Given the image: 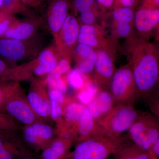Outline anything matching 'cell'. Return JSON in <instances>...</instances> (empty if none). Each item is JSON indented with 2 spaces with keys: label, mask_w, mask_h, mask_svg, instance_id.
<instances>
[{
  "label": "cell",
  "mask_w": 159,
  "mask_h": 159,
  "mask_svg": "<svg viewBox=\"0 0 159 159\" xmlns=\"http://www.w3.org/2000/svg\"><path fill=\"white\" fill-rule=\"evenodd\" d=\"M124 142L121 137L113 139L98 135L80 141L67 159H107Z\"/></svg>",
  "instance_id": "cell-1"
},
{
  "label": "cell",
  "mask_w": 159,
  "mask_h": 159,
  "mask_svg": "<svg viewBox=\"0 0 159 159\" xmlns=\"http://www.w3.org/2000/svg\"><path fill=\"white\" fill-rule=\"evenodd\" d=\"M54 49L52 47L43 49L34 59L13 67V80L18 81L33 76L42 77L54 70L59 61Z\"/></svg>",
  "instance_id": "cell-2"
},
{
  "label": "cell",
  "mask_w": 159,
  "mask_h": 159,
  "mask_svg": "<svg viewBox=\"0 0 159 159\" xmlns=\"http://www.w3.org/2000/svg\"><path fill=\"white\" fill-rule=\"evenodd\" d=\"M144 52L135 59L132 72L135 88L142 93H147L157 82L159 67L154 53Z\"/></svg>",
  "instance_id": "cell-3"
},
{
  "label": "cell",
  "mask_w": 159,
  "mask_h": 159,
  "mask_svg": "<svg viewBox=\"0 0 159 159\" xmlns=\"http://www.w3.org/2000/svg\"><path fill=\"white\" fill-rule=\"evenodd\" d=\"M42 48L41 43L34 37L26 40L6 38L0 39V55L13 62L31 60Z\"/></svg>",
  "instance_id": "cell-4"
},
{
  "label": "cell",
  "mask_w": 159,
  "mask_h": 159,
  "mask_svg": "<svg viewBox=\"0 0 159 159\" xmlns=\"http://www.w3.org/2000/svg\"><path fill=\"white\" fill-rule=\"evenodd\" d=\"M139 117L137 111L131 106H118L112 109L101 125L106 135L116 139L129 130Z\"/></svg>",
  "instance_id": "cell-5"
},
{
  "label": "cell",
  "mask_w": 159,
  "mask_h": 159,
  "mask_svg": "<svg viewBox=\"0 0 159 159\" xmlns=\"http://www.w3.org/2000/svg\"><path fill=\"white\" fill-rule=\"evenodd\" d=\"M129 130L134 144L148 153L153 143L159 139L157 123L148 116L138 117Z\"/></svg>",
  "instance_id": "cell-6"
},
{
  "label": "cell",
  "mask_w": 159,
  "mask_h": 159,
  "mask_svg": "<svg viewBox=\"0 0 159 159\" xmlns=\"http://www.w3.org/2000/svg\"><path fill=\"white\" fill-rule=\"evenodd\" d=\"M3 113L8 115L19 124L26 126L39 122L29 105L21 88L12 94L6 101Z\"/></svg>",
  "instance_id": "cell-7"
},
{
  "label": "cell",
  "mask_w": 159,
  "mask_h": 159,
  "mask_svg": "<svg viewBox=\"0 0 159 159\" xmlns=\"http://www.w3.org/2000/svg\"><path fill=\"white\" fill-rule=\"evenodd\" d=\"M54 130L50 125L40 122L26 125L23 129V141L36 150H43L54 139Z\"/></svg>",
  "instance_id": "cell-8"
},
{
  "label": "cell",
  "mask_w": 159,
  "mask_h": 159,
  "mask_svg": "<svg viewBox=\"0 0 159 159\" xmlns=\"http://www.w3.org/2000/svg\"><path fill=\"white\" fill-rule=\"evenodd\" d=\"M44 25L53 35L57 37L71 7L70 0H48Z\"/></svg>",
  "instance_id": "cell-9"
},
{
  "label": "cell",
  "mask_w": 159,
  "mask_h": 159,
  "mask_svg": "<svg viewBox=\"0 0 159 159\" xmlns=\"http://www.w3.org/2000/svg\"><path fill=\"white\" fill-rule=\"evenodd\" d=\"M135 88L132 70L129 67H122L114 74L111 83V94L114 100L125 102L129 100Z\"/></svg>",
  "instance_id": "cell-10"
},
{
  "label": "cell",
  "mask_w": 159,
  "mask_h": 159,
  "mask_svg": "<svg viewBox=\"0 0 159 159\" xmlns=\"http://www.w3.org/2000/svg\"><path fill=\"white\" fill-rule=\"evenodd\" d=\"M44 80L35 79L30 86L27 99L32 110L39 118L50 117V100Z\"/></svg>",
  "instance_id": "cell-11"
},
{
  "label": "cell",
  "mask_w": 159,
  "mask_h": 159,
  "mask_svg": "<svg viewBox=\"0 0 159 159\" xmlns=\"http://www.w3.org/2000/svg\"><path fill=\"white\" fill-rule=\"evenodd\" d=\"M78 20L73 15L69 14L65 20L57 37L54 39L57 50L64 57H68L71 51L76 45L79 33Z\"/></svg>",
  "instance_id": "cell-12"
},
{
  "label": "cell",
  "mask_w": 159,
  "mask_h": 159,
  "mask_svg": "<svg viewBox=\"0 0 159 159\" xmlns=\"http://www.w3.org/2000/svg\"><path fill=\"white\" fill-rule=\"evenodd\" d=\"M16 131L0 130V159H19L30 155Z\"/></svg>",
  "instance_id": "cell-13"
},
{
  "label": "cell",
  "mask_w": 159,
  "mask_h": 159,
  "mask_svg": "<svg viewBox=\"0 0 159 159\" xmlns=\"http://www.w3.org/2000/svg\"><path fill=\"white\" fill-rule=\"evenodd\" d=\"M41 23L38 20L29 18L25 20L16 19L4 35L6 38L26 40L34 37Z\"/></svg>",
  "instance_id": "cell-14"
},
{
  "label": "cell",
  "mask_w": 159,
  "mask_h": 159,
  "mask_svg": "<svg viewBox=\"0 0 159 159\" xmlns=\"http://www.w3.org/2000/svg\"><path fill=\"white\" fill-rule=\"evenodd\" d=\"M134 22L137 31L141 33L150 32L158 24V8L142 6L134 14Z\"/></svg>",
  "instance_id": "cell-15"
},
{
  "label": "cell",
  "mask_w": 159,
  "mask_h": 159,
  "mask_svg": "<svg viewBox=\"0 0 159 159\" xmlns=\"http://www.w3.org/2000/svg\"><path fill=\"white\" fill-rule=\"evenodd\" d=\"M77 56V70L82 74H89L93 70L97 60V53L93 48L78 43L75 48Z\"/></svg>",
  "instance_id": "cell-16"
},
{
  "label": "cell",
  "mask_w": 159,
  "mask_h": 159,
  "mask_svg": "<svg viewBox=\"0 0 159 159\" xmlns=\"http://www.w3.org/2000/svg\"><path fill=\"white\" fill-rule=\"evenodd\" d=\"M97 58L95 67L97 77L107 81L114 75V65L109 54L103 51H99L97 53Z\"/></svg>",
  "instance_id": "cell-17"
},
{
  "label": "cell",
  "mask_w": 159,
  "mask_h": 159,
  "mask_svg": "<svg viewBox=\"0 0 159 159\" xmlns=\"http://www.w3.org/2000/svg\"><path fill=\"white\" fill-rule=\"evenodd\" d=\"M114 153L118 159H150L148 152L142 150L135 144L123 143Z\"/></svg>",
  "instance_id": "cell-18"
},
{
  "label": "cell",
  "mask_w": 159,
  "mask_h": 159,
  "mask_svg": "<svg viewBox=\"0 0 159 159\" xmlns=\"http://www.w3.org/2000/svg\"><path fill=\"white\" fill-rule=\"evenodd\" d=\"M86 107L77 102H71L66 107L64 115L68 124L77 125L88 112Z\"/></svg>",
  "instance_id": "cell-19"
},
{
  "label": "cell",
  "mask_w": 159,
  "mask_h": 159,
  "mask_svg": "<svg viewBox=\"0 0 159 159\" xmlns=\"http://www.w3.org/2000/svg\"><path fill=\"white\" fill-rule=\"evenodd\" d=\"M77 42L92 48L97 47L99 43V41L96 28L90 25H83L80 26Z\"/></svg>",
  "instance_id": "cell-20"
},
{
  "label": "cell",
  "mask_w": 159,
  "mask_h": 159,
  "mask_svg": "<svg viewBox=\"0 0 159 159\" xmlns=\"http://www.w3.org/2000/svg\"><path fill=\"white\" fill-rule=\"evenodd\" d=\"M20 88L17 81H0V112L3 113L4 106L9 97Z\"/></svg>",
  "instance_id": "cell-21"
},
{
  "label": "cell",
  "mask_w": 159,
  "mask_h": 159,
  "mask_svg": "<svg viewBox=\"0 0 159 159\" xmlns=\"http://www.w3.org/2000/svg\"><path fill=\"white\" fill-rule=\"evenodd\" d=\"M94 99L99 107L101 117L107 116L113 109L114 99L110 93L102 91L97 93Z\"/></svg>",
  "instance_id": "cell-22"
},
{
  "label": "cell",
  "mask_w": 159,
  "mask_h": 159,
  "mask_svg": "<svg viewBox=\"0 0 159 159\" xmlns=\"http://www.w3.org/2000/svg\"><path fill=\"white\" fill-rule=\"evenodd\" d=\"M61 76L54 70L46 75L44 81L49 89H56L63 93H65L67 89L66 84Z\"/></svg>",
  "instance_id": "cell-23"
},
{
  "label": "cell",
  "mask_w": 159,
  "mask_h": 159,
  "mask_svg": "<svg viewBox=\"0 0 159 159\" xmlns=\"http://www.w3.org/2000/svg\"><path fill=\"white\" fill-rule=\"evenodd\" d=\"M113 17L117 24H131L134 20L133 8L123 7L114 9Z\"/></svg>",
  "instance_id": "cell-24"
},
{
  "label": "cell",
  "mask_w": 159,
  "mask_h": 159,
  "mask_svg": "<svg viewBox=\"0 0 159 159\" xmlns=\"http://www.w3.org/2000/svg\"><path fill=\"white\" fill-rule=\"evenodd\" d=\"M97 93L98 88L97 86L93 84H88L86 86L85 89L78 93L77 98L82 104L87 105Z\"/></svg>",
  "instance_id": "cell-25"
},
{
  "label": "cell",
  "mask_w": 159,
  "mask_h": 159,
  "mask_svg": "<svg viewBox=\"0 0 159 159\" xmlns=\"http://www.w3.org/2000/svg\"><path fill=\"white\" fill-rule=\"evenodd\" d=\"M72 6L76 13H80L89 11H97L96 0H72Z\"/></svg>",
  "instance_id": "cell-26"
},
{
  "label": "cell",
  "mask_w": 159,
  "mask_h": 159,
  "mask_svg": "<svg viewBox=\"0 0 159 159\" xmlns=\"http://www.w3.org/2000/svg\"><path fill=\"white\" fill-rule=\"evenodd\" d=\"M68 81L72 88L80 89L84 84V79L82 73L77 69L71 70L68 75Z\"/></svg>",
  "instance_id": "cell-27"
},
{
  "label": "cell",
  "mask_w": 159,
  "mask_h": 159,
  "mask_svg": "<svg viewBox=\"0 0 159 159\" xmlns=\"http://www.w3.org/2000/svg\"><path fill=\"white\" fill-rule=\"evenodd\" d=\"M20 127V125L11 117L0 112V130L17 131Z\"/></svg>",
  "instance_id": "cell-28"
},
{
  "label": "cell",
  "mask_w": 159,
  "mask_h": 159,
  "mask_svg": "<svg viewBox=\"0 0 159 159\" xmlns=\"http://www.w3.org/2000/svg\"><path fill=\"white\" fill-rule=\"evenodd\" d=\"M15 20L14 15L0 10V37L4 36Z\"/></svg>",
  "instance_id": "cell-29"
},
{
  "label": "cell",
  "mask_w": 159,
  "mask_h": 159,
  "mask_svg": "<svg viewBox=\"0 0 159 159\" xmlns=\"http://www.w3.org/2000/svg\"><path fill=\"white\" fill-rule=\"evenodd\" d=\"M50 117L53 120H59L62 116V105L55 100H50Z\"/></svg>",
  "instance_id": "cell-30"
},
{
  "label": "cell",
  "mask_w": 159,
  "mask_h": 159,
  "mask_svg": "<svg viewBox=\"0 0 159 159\" xmlns=\"http://www.w3.org/2000/svg\"><path fill=\"white\" fill-rule=\"evenodd\" d=\"M70 69V63L69 58L64 57L58 61L56 68L54 70L60 75L69 72Z\"/></svg>",
  "instance_id": "cell-31"
},
{
  "label": "cell",
  "mask_w": 159,
  "mask_h": 159,
  "mask_svg": "<svg viewBox=\"0 0 159 159\" xmlns=\"http://www.w3.org/2000/svg\"><path fill=\"white\" fill-rule=\"evenodd\" d=\"M97 11H89L79 14L80 20L84 25H92L95 22Z\"/></svg>",
  "instance_id": "cell-32"
},
{
  "label": "cell",
  "mask_w": 159,
  "mask_h": 159,
  "mask_svg": "<svg viewBox=\"0 0 159 159\" xmlns=\"http://www.w3.org/2000/svg\"><path fill=\"white\" fill-rule=\"evenodd\" d=\"M11 69L4 61L0 59V81H9Z\"/></svg>",
  "instance_id": "cell-33"
},
{
  "label": "cell",
  "mask_w": 159,
  "mask_h": 159,
  "mask_svg": "<svg viewBox=\"0 0 159 159\" xmlns=\"http://www.w3.org/2000/svg\"><path fill=\"white\" fill-rule=\"evenodd\" d=\"M24 6L31 10L40 8L48 0H17Z\"/></svg>",
  "instance_id": "cell-34"
},
{
  "label": "cell",
  "mask_w": 159,
  "mask_h": 159,
  "mask_svg": "<svg viewBox=\"0 0 159 159\" xmlns=\"http://www.w3.org/2000/svg\"><path fill=\"white\" fill-rule=\"evenodd\" d=\"M139 1V0H114L112 8L114 9L123 7L133 8L136 5Z\"/></svg>",
  "instance_id": "cell-35"
},
{
  "label": "cell",
  "mask_w": 159,
  "mask_h": 159,
  "mask_svg": "<svg viewBox=\"0 0 159 159\" xmlns=\"http://www.w3.org/2000/svg\"><path fill=\"white\" fill-rule=\"evenodd\" d=\"M49 100H55L63 105L65 102L63 93L56 89H49L48 92Z\"/></svg>",
  "instance_id": "cell-36"
},
{
  "label": "cell",
  "mask_w": 159,
  "mask_h": 159,
  "mask_svg": "<svg viewBox=\"0 0 159 159\" xmlns=\"http://www.w3.org/2000/svg\"><path fill=\"white\" fill-rule=\"evenodd\" d=\"M117 31L120 37H126L130 34L131 27L129 24H117Z\"/></svg>",
  "instance_id": "cell-37"
},
{
  "label": "cell",
  "mask_w": 159,
  "mask_h": 159,
  "mask_svg": "<svg viewBox=\"0 0 159 159\" xmlns=\"http://www.w3.org/2000/svg\"><path fill=\"white\" fill-rule=\"evenodd\" d=\"M16 0H0V10L8 12L14 6Z\"/></svg>",
  "instance_id": "cell-38"
},
{
  "label": "cell",
  "mask_w": 159,
  "mask_h": 159,
  "mask_svg": "<svg viewBox=\"0 0 159 159\" xmlns=\"http://www.w3.org/2000/svg\"><path fill=\"white\" fill-rule=\"evenodd\" d=\"M42 157V159H60L55 155L48 146L43 149Z\"/></svg>",
  "instance_id": "cell-39"
},
{
  "label": "cell",
  "mask_w": 159,
  "mask_h": 159,
  "mask_svg": "<svg viewBox=\"0 0 159 159\" xmlns=\"http://www.w3.org/2000/svg\"><path fill=\"white\" fill-rule=\"evenodd\" d=\"M98 4L104 8L110 9L112 8L114 0H96Z\"/></svg>",
  "instance_id": "cell-40"
},
{
  "label": "cell",
  "mask_w": 159,
  "mask_h": 159,
  "mask_svg": "<svg viewBox=\"0 0 159 159\" xmlns=\"http://www.w3.org/2000/svg\"><path fill=\"white\" fill-rule=\"evenodd\" d=\"M159 0H145L143 6L148 8H158Z\"/></svg>",
  "instance_id": "cell-41"
},
{
  "label": "cell",
  "mask_w": 159,
  "mask_h": 159,
  "mask_svg": "<svg viewBox=\"0 0 159 159\" xmlns=\"http://www.w3.org/2000/svg\"><path fill=\"white\" fill-rule=\"evenodd\" d=\"M19 159H37L34 158H32V157H31L29 156V157H23L20 158Z\"/></svg>",
  "instance_id": "cell-42"
},
{
  "label": "cell",
  "mask_w": 159,
  "mask_h": 159,
  "mask_svg": "<svg viewBox=\"0 0 159 159\" xmlns=\"http://www.w3.org/2000/svg\"><path fill=\"white\" fill-rule=\"evenodd\" d=\"M150 159H158V158H151Z\"/></svg>",
  "instance_id": "cell-43"
}]
</instances>
